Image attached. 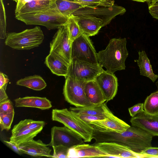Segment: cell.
I'll use <instances>...</instances> for the list:
<instances>
[{
	"label": "cell",
	"instance_id": "cell-40",
	"mask_svg": "<svg viewBox=\"0 0 158 158\" xmlns=\"http://www.w3.org/2000/svg\"><path fill=\"white\" fill-rule=\"evenodd\" d=\"M3 141L7 146L10 148L13 151L17 154L20 155H21L23 154L19 149L18 146L15 144L7 141L4 140Z\"/></svg>",
	"mask_w": 158,
	"mask_h": 158
},
{
	"label": "cell",
	"instance_id": "cell-45",
	"mask_svg": "<svg viewBox=\"0 0 158 158\" xmlns=\"http://www.w3.org/2000/svg\"><path fill=\"white\" fill-rule=\"evenodd\" d=\"M132 1H136L137 2H146L148 3V5H149L151 2V0H131Z\"/></svg>",
	"mask_w": 158,
	"mask_h": 158
},
{
	"label": "cell",
	"instance_id": "cell-36",
	"mask_svg": "<svg viewBox=\"0 0 158 158\" xmlns=\"http://www.w3.org/2000/svg\"><path fill=\"white\" fill-rule=\"evenodd\" d=\"M14 111L13 103L8 99L0 102V113H9Z\"/></svg>",
	"mask_w": 158,
	"mask_h": 158
},
{
	"label": "cell",
	"instance_id": "cell-10",
	"mask_svg": "<svg viewBox=\"0 0 158 158\" xmlns=\"http://www.w3.org/2000/svg\"><path fill=\"white\" fill-rule=\"evenodd\" d=\"M72 42L66 24L59 27L50 43V52H53L69 64L71 62Z\"/></svg>",
	"mask_w": 158,
	"mask_h": 158
},
{
	"label": "cell",
	"instance_id": "cell-5",
	"mask_svg": "<svg viewBox=\"0 0 158 158\" xmlns=\"http://www.w3.org/2000/svg\"><path fill=\"white\" fill-rule=\"evenodd\" d=\"M44 38V35L40 27L36 26L19 32L7 33L5 43L13 49L29 50L39 46Z\"/></svg>",
	"mask_w": 158,
	"mask_h": 158
},
{
	"label": "cell",
	"instance_id": "cell-11",
	"mask_svg": "<svg viewBox=\"0 0 158 158\" xmlns=\"http://www.w3.org/2000/svg\"><path fill=\"white\" fill-rule=\"evenodd\" d=\"M84 142L80 136L67 127L54 126L51 129V141L48 145L52 147L62 145L70 148Z\"/></svg>",
	"mask_w": 158,
	"mask_h": 158
},
{
	"label": "cell",
	"instance_id": "cell-39",
	"mask_svg": "<svg viewBox=\"0 0 158 158\" xmlns=\"http://www.w3.org/2000/svg\"><path fill=\"white\" fill-rule=\"evenodd\" d=\"M9 81L8 77L3 73H0V88L3 87L6 88Z\"/></svg>",
	"mask_w": 158,
	"mask_h": 158
},
{
	"label": "cell",
	"instance_id": "cell-43",
	"mask_svg": "<svg viewBox=\"0 0 158 158\" xmlns=\"http://www.w3.org/2000/svg\"><path fill=\"white\" fill-rule=\"evenodd\" d=\"M149 11H158V2L148 5Z\"/></svg>",
	"mask_w": 158,
	"mask_h": 158
},
{
	"label": "cell",
	"instance_id": "cell-6",
	"mask_svg": "<svg viewBox=\"0 0 158 158\" xmlns=\"http://www.w3.org/2000/svg\"><path fill=\"white\" fill-rule=\"evenodd\" d=\"M63 94L65 100L76 107L93 105L87 98L85 91L86 82L74 79L69 76L65 77Z\"/></svg>",
	"mask_w": 158,
	"mask_h": 158
},
{
	"label": "cell",
	"instance_id": "cell-26",
	"mask_svg": "<svg viewBox=\"0 0 158 158\" xmlns=\"http://www.w3.org/2000/svg\"><path fill=\"white\" fill-rule=\"evenodd\" d=\"M18 85L27 87L35 90H41L45 88L47 84L40 76L34 75L21 79L16 82Z\"/></svg>",
	"mask_w": 158,
	"mask_h": 158
},
{
	"label": "cell",
	"instance_id": "cell-31",
	"mask_svg": "<svg viewBox=\"0 0 158 158\" xmlns=\"http://www.w3.org/2000/svg\"><path fill=\"white\" fill-rule=\"evenodd\" d=\"M15 113L14 111L9 113H0V125L2 131L4 130L8 131L10 129Z\"/></svg>",
	"mask_w": 158,
	"mask_h": 158
},
{
	"label": "cell",
	"instance_id": "cell-29",
	"mask_svg": "<svg viewBox=\"0 0 158 158\" xmlns=\"http://www.w3.org/2000/svg\"><path fill=\"white\" fill-rule=\"evenodd\" d=\"M143 109L148 114H158V90L147 97L143 104Z\"/></svg>",
	"mask_w": 158,
	"mask_h": 158
},
{
	"label": "cell",
	"instance_id": "cell-4",
	"mask_svg": "<svg viewBox=\"0 0 158 158\" xmlns=\"http://www.w3.org/2000/svg\"><path fill=\"white\" fill-rule=\"evenodd\" d=\"M52 119L63 124L80 136L85 142H90L93 139V127L67 108L53 109Z\"/></svg>",
	"mask_w": 158,
	"mask_h": 158
},
{
	"label": "cell",
	"instance_id": "cell-44",
	"mask_svg": "<svg viewBox=\"0 0 158 158\" xmlns=\"http://www.w3.org/2000/svg\"><path fill=\"white\" fill-rule=\"evenodd\" d=\"M149 12L153 18L158 20V11H149Z\"/></svg>",
	"mask_w": 158,
	"mask_h": 158
},
{
	"label": "cell",
	"instance_id": "cell-38",
	"mask_svg": "<svg viewBox=\"0 0 158 158\" xmlns=\"http://www.w3.org/2000/svg\"><path fill=\"white\" fill-rule=\"evenodd\" d=\"M141 153L152 156L153 158H158V148H148L143 151Z\"/></svg>",
	"mask_w": 158,
	"mask_h": 158
},
{
	"label": "cell",
	"instance_id": "cell-21",
	"mask_svg": "<svg viewBox=\"0 0 158 158\" xmlns=\"http://www.w3.org/2000/svg\"><path fill=\"white\" fill-rule=\"evenodd\" d=\"M69 110L76 114H86L107 118L114 115L105 102L83 107H70Z\"/></svg>",
	"mask_w": 158,
	"mask_h": 158
},
{
	"label": "cell",
	"instance_id": "cell-20",
	"mask_svg": "<svg viewBox=\"0 0 158 158\" xmlns=\"http://www.w3.org/2000/svg\"><path fill=\"white\" fill-rule=\"evenodd\" d=\"M16 107H31L42 110L49 109L52 107L51 102L45 97L26 96L14 100Z\"/></svg>",
	"mask_w": 158,
	"mask_h": 158
},
{
	"label": "cell",
	"instance_id": "cell-1",
	"mask_svg": "<svg viewBox=\"0 0 158 158\" xmlns=\"http://www.w3.org/2000/svg\"><path fill=\"white\" fill-rule=\"evenodd\" d=\"M152 135L142 129L131 126L122 132L97 131V143L113 142L126 146L132 151L141 153L146 148L152 147Z\"/></svg>",
	"mask_w": 158,
	"mask_h": 158
},
{
	"label": "cell",
	"instance_id": "cell-17",
	"mask_svg": "<svg viewBox=\"0 0 158 158\" xmlns=\"http://www.w3.org/2000/svg\"><path fill=\"white\" fill-rule=\"evenodd\" d=\"M48 144L44 143L40 139L35 140L33 139L18 146L23 154H25L34 157L43 156L52 157L50 154L52 150Z\"/></svg>",
	"mask_w": 158,
	"mask_h": 158
},
{
	"label": "cell",
	"instance_id": "cell-7",
	"mask_svg": "<svg viewBox=\"0 0 158 158\" xmlns=\"http://www.w3.org/2000/svg\"><path fill=\"white\" fill-rule=\"evenodd\" d=\"M126 12L123 7L115 4L112 6H88L82 7L72 14L78 16H90L101 19L103 27L109 24L112 20L118 15H123Z\"/></svg>",
	"mask_w": 158,
	"mask_h": 158
},
{
	"label": "cell",
	"instance_id": "cell-9",
	"mask_svg": "<svg viewBox=\"0 0 158 158\" xmlns=\"http://www.w3.org/2000/svg\"><path fill=\"white\" fill-rule=\"evenodd\" d=\"M104 70L99 64L73 60L69 64L67 76L77 80L88 82L95 80Z\"/></svg>",
	"mask_w": 158,
	"mask_h": 158
},
{
	"label": "cell",
	"instance_id": "cell-18",
	"mask_svg": "<svg viewBox=\"0 0 158 158\" xmlns=\"http://www.w3.org/2000/svg\"><path fill=\"white\" fill-rule=\"evenodd\" d=\"M45 63L53 74L65 77L67 76L69 64L55 52H50Z\"/></svg>",
	"mask_w": 158,
	"mask_h": 158
},
{
	"label": "cell",
	"instance_id": "cell-42",
	"mask_svg": "<svg viewBox=\"0 0 158 158\" xmlns=\"http://www.w3.org/2000/svg\"><path fill=\"white\" fill-rule=\"evenodd\" d=\"M6 88H0V102L8 99V97L6 92Z\"/></svg>",
	"mask_w": 158,
	"mask_h": 158
},
{
	"label": "cell",
	"instance_id": "cell-13",
	"mask_svg": "<svg viewBox=\"0 0 158 158\" xmlns=\"http://www.w3.org/2000/svg\"><path fill=\"white\" fill-rule=\"evenodd\" d=\"M95 80L104 95L106 101L113 99L117 94L118 86V79L114 73L104 70Z\"/></svg>",
	"mask_w": 158,
	"mask_h": 158
},
{
	"label": "cell",
	"instance_id": "cell-34",
	"mask_svg": "<svg viewBox=\"0 0 158 158\" xmlns=\"http://www.w3.org/2000/svg\"><path fill=\"white\" fill-rule=\"evenodd\" d=\"M53 150L52 158H68V154L69 148L62 145L53 146Z\"/></svg>",
	"mask_w": 158,
	"mask_h": 158
},
{
	"label": "cell",
	"instance_id": "cell-25",
	"mask_svg": "<svg viewBox=\"0 0 158 158\" xmlns=\"http://www.w3.org/2000/svg\"><path fill=\"white\" fill-rule=\"evenodd\" d=\"M43 128L36 129H26L12 134L10 141L17 146L33 139L40 133Z\"/></svg>",
	"mask_w": 158,
	"mask_h": 158
},
{
	"label": "cell",
	"instance_id": "cell-23",
	"mask_svg": "<svg viewBox=\"0 0 158 158\" xmlns=\"http://www.w3.org/2000/svg\"><path fill=\"white\" fill-rule=\"evenodd\" d=\"M50 6L61 14L70 16L77 10L85 6L72 0H51Z\"/></svg>",
	"mask_w": 158,
	"mask_h": 158
},
{
	"label": "cell",
	"instance_id": "cell-27",
	"mask_svg": "<svg viewBox=\"0 0 158 158\" xmlns=\"http://www.w3.org/2000/svg\"><path fill=\"white\" fill-rule=\"evenodd\" d=\"M51 2V0H31L26 3L16 15L31 13L47 9L50 7Z\"/></svg>",
	"mask_w": 158,
	"mask_h": 158
},
{
	"label": "cell",
	"instance_id": "cell-22",
	"mask_svg": "<svg viewBox=\"0 0 158 158\" xmlns=\"http://www.w3.org/2000/svg\"><path fill=\"white\" fill-rule=\"evenodd\" d=\"M85 91L87 98L93 105L101 104L106 101L104 95L95 80L86 82Z\"/></svg>",
	"mask_w": 158,
	"mask_h": 158
},
{
	"label": "cell",
	"instance_id": "cell-47",
	"mask_svg": "<svg viewBox=\"0 0 158 158\" xmlns=\"http://www.w3.org/2000/svg\"><path fill=\"white\" fill-rule=\"evenodd\" d=\"M156 85L158 89V80L156 82Z\"/></svg>",
	"mask_w": 158,
	"mask_h": 158
},
{
	"label": "cell",
	"instance_id": "cell-15",
	"mask_svg": "<svg viewBox=\"0 0 158 158\" xmlns=\"http://www.w3.org/2000/svg\"><path fill=\"white\" fill-rule=\"evenodd\" d=\"M109 155L93 144L82 143L69 148L68 158L108 157Z\"/></svg>",
	"mask_w": 158,
	"mask_h": 158
},
{
	"label": "cell",
	"instance_id": "cell-16",
	"mask_svg": "<svg viewBox=\"0 0 158 158\" xmlns=\"http://www.w3.org/2000/svg\"><path fill=\"white\" fill-rule=\"evenodd\" d=\"M94 130L100 131H111L122 132L130 126L125 122L113 115L105 119L88 123Z\"/></svg>",
	"mask_w": 158,
	"mask_h": 158
},
{
	"label": "cell",
	"instance_id": "cell-12",
	"mask_svg": "<svg viewBox=\"0 0 158 158\" xmlns=\"http://www.w3.org/2000/svg\"><path fill=\"white\" fill-rule=\"evenodd\" d=\"M92 144L107 154L108 157L153 158L149 155L135 152L126 146L115 143L102 142Z\"/></svg>",
	"mask_w": 158,
	"mask_h": 158
},
{
	"label": "cell",
	"instance_id": "cell-8",
	"mask_svg": "<svg viewBox=\"0 0 158 158\" xmlns=\"http://www.w3.org/2000/svg\"><path fill=\"white\" fill-rule=\"evenodd\" d=\"M71 60L99 64L97 53L89 37L82 33L72 42Z\"/></svg>",
	"mask_w": 158,
	"mask_h": 158
},
{
	"label": "cell",
	"instance_id": "cell-3",
	"mask_svg": "<svg viewBox=\"0 0 158 158\" xmlns=\"http://www.w3.org/2000/svg\"><path fill=\"white\" fill-rule=\"evenodd\" d=\"M15 15L17 20L27 25L43 26L49 30L58 29L65 25L69 16L60 14L57 9L50 6L43 10Z\"/></svg>",
	"mask_w": 158,
	"mask_h": 158
},
{
	"label": "cell",
	"instance_id": "cell-33",
	"mask_svg": "<svg viewBox=\"0 0 158 158\" xmlns=\"http://www.w3.org/2000/svg\"><path fill=\"white\" fill-rule=\"evenodd\" d=\"M0 38L5 39L6 36V19L5 8L3 0H0Z\"/></svg>",
	"mask_w": 158,
	"mask_h": 158
},
{
	"label": "cell",
	"instance_id": "cell-2",
	"mask_svg": "<svg viewBox=\"0 0 158 158\" xmlns=\"http://www.w3.org/2000/svg\"><path fill=\"white\" fill-rule=\"evenodd\" d=\"M127 42L125 38L112 39L105 49L97 53L98 63L106 71L114 73L125 69V62L128 55Z\"/></svg>",
	"mask_w": 158,
	"mask_h": 158
},
{
	"label": "cell",
	"instance_id": "cell-24",
	"mask_svg": "<svg viewBox=\"0 0 158 158\" xmlns=\"http://www.w3.org/2000/svg\"><path fill=\"white\" fill-rule=\"evenodd\" d=\"M139 59L135 60L137 62L139 67L140 75L149 78L154 82L158 78V75L154 74L153 72L150 60L145 52L144 50L138 52Z\"/></svg>",
	"mask_w": 158,
	"mask_h": 158
},
{
	"label": "cell",
	"instance_id": "cell-48",
	"mask_svg": "<svg viewBox=\"0 0 158 158\" xmlns=\"http://www.w3.org/2000/svg\"><path fill=\"white\" fill-rule=\"evenodd\" d=\"M14 1H15L16 3L17 2L18 0H13Z\"/></svg>",
	"mask_w": 158,
	"mask_h": 158
},
{
	"label": "cell",
	"instance_id": "cell-46",
	"mask_svg": "<svg viewBox=\"0 0 158 158\" xmlns=\"http://www.w3.org/2000/svg\"><path fill=\"white\" fill-rule=\"evenodd\" d=\"M157 2H158V0H151L150 3L149 4H153Z\"/></svg>",
	"mask_w": 158,
	"mask_h": 158
},
{
	"label": "cell",
	"instance_id": "cell-41",
	"mask_svg": "<svg viewBox=\"0 0 158 158\" xmlns=\"http://www.w3.org/2000/svg\"><path fill=\"white\" fill-rule=\"evenodd\" d=\"M31 0H18L15 10V15L17 14L23 7Z\"/></svg>",
	"mask_w": 158,
	"mask_h": 158
},
{
	"label": "cell",
	"instance_id": "cell-35",
	"mask_svg": "<svg viewBox=\"0 0 158 158\" xmlns=\"http://www.w3.org/2000/svg\"><path fill=\"white\" fill-rule=\"evenodd\" d=\"M74 113L82 120L88 123L92 121L103 120L108 118L104 116Z\"/></svg>",
	"mask_w": 158,
	"mask_h": 158
},
{
	"label": "cell",
	"instance_id": "cell-32",
	"mask_svg": "<svg viewBox=\"0 0 158 158\" xmlns=\"http://www.w3.org/2000/svg\"><path fill=\"white\" fill-rule=\"evenodd\" d=\"M85 6H109L114 4L113 0H72Z\"/></svg>",
	"mask_w": 158,
	"mask_h": 158
},
{
	"label": "cell",
	"instance_id": "cell-14",
	"mask_svg": "<svg viewBox=\"0 0 158 158\" xmlns=\"http://www.w3.org/2000/svg\"><path fill=\"white\" fill-rule=\"evenodd\" d=\"M130 121L132 126L139 127L152 136H158V114H150L144 110L132 117Z\"/></svg>",
	"mask_w": 158,
	"mask_h": 158
},
{
	"label": "cell",
	"instance_id": "cell-30",
	"mask_svg": "<svg viewBox=\"0 0 158 158\" xmlns=\"http://www.w3.org/2000/svg\"><path fill=\"white\" fill-rule=\"evenodd\" d=\"M66 25L72 42L82 33L78 24L77 17L72 14L69 17Z\"/></svg>",
	"mask_w": 158,
	"mask_h": 158
},
{
	"label": "cell",
	"instance_id": "cell-28",
	"mask_svg": "<svg viewBox=\"0 0 158 158\" xmlns=\"http://www.w3.org/2000/svg\"><path fill=\"white\" fill-rule=\"evenodd\" d=\"M45 124L42 121H35L31 119H26L20 121L14 125L11 130L12 134L26 129H36L43 128Z\"/></svg>",
	"mask_w": 158,
	"mask_h": 158
},
{
	"label": "cell",
	"instance_id": "cell-19",
	"mask_svg": "<svg viewBox=\"0 0 158 158\" xmlns=\"http://www.w3.org/2000/svg\"><path fill=\"white\" fill-rule=\"evenodd\" d=\"M76 16L82 33L88 37L97 34L103 27V21L100 19L90 16Z\"/></svg>",
	"mask_w": 158,
	"mask_h": 158
},
{
	"label": "cell",
	"instance_id": "cell-37",
	"mask_svg": "<svg viewBox=\"0 0 158 158\" xmlns=\"http://www.w3.org/2000/svg\"><path fill=\"white\" fill-rule=\"evenodd\" d=\"M129 114L132 117H133L137 114L143 112V103H139L131 107L128 108Z\"/></svg>",
	"mask_w": 158,
	"mask_h": 158
}]
</instances>
